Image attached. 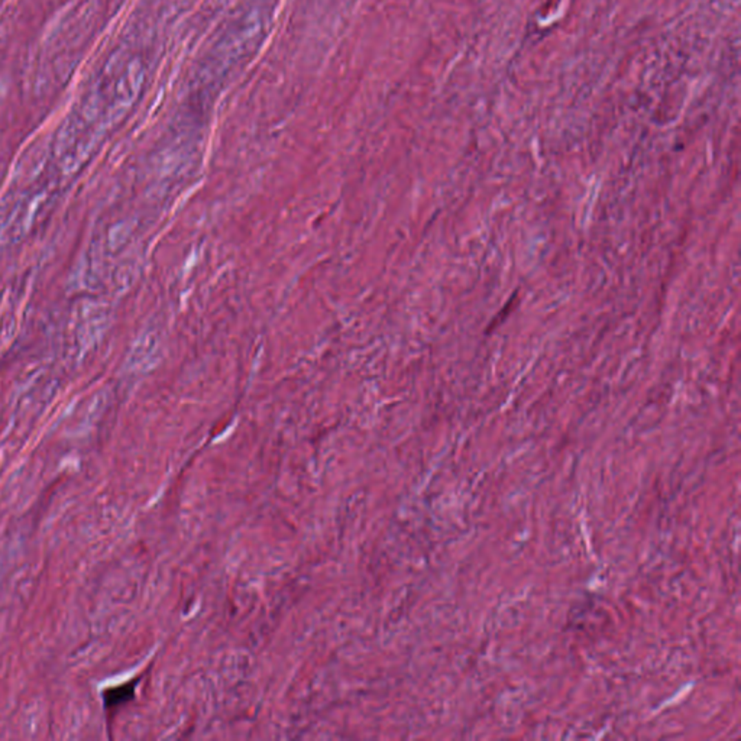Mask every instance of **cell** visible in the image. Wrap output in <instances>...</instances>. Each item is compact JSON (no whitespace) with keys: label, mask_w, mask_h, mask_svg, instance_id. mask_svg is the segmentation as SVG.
Returning <instances> with one entry per match:
<instances>
[{"label":"cell","mask_w":741,"mask_h":741,"mask_svg":"<svg viewBox=\"0 0 741 741\" xmlns=\"http://www.w3.org/2000/svg\"><path fill=\"white\" fill-rule=\"evenodd\" d=\"M134 689H135L134 682H129V684L106 689L103 692L105 707L109 709V708H114V707L125 704L134 696Z\"/></svg>","instance_id":"cell-1"}]
</instances>
